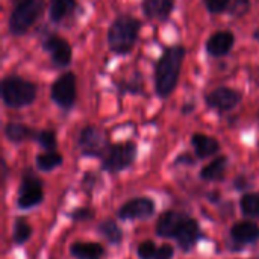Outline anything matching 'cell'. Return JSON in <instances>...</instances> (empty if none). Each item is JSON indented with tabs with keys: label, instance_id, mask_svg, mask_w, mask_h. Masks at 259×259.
Instances as JSON below:
<instances>
[{
	"label": "cell",
	"instance_id": "cell-26",
	"mask_svg": "<svg viewBox=\"0 0 259 259\" xmlns=\"http://www.w3.org/2000/svg\"><path fill=\"white\" fill-rule=\"evenodd\" d=\"M35 140L47 152H53L56 149V135L53 131H41L35 135Z\"/></svg>",
	"mask_w": 259,
	"mask_h": 259
},
{
	"label": "cell",
	"instance_id": "cell-16",
	"mask_svg": "<svg viewBox=\"0 0 259 259\" xmlns=\"http://www.w3.org/2000/svg\"><path fill=\"white\" fill-rule=\"evenodd\" d=\"M175 6V0H144L143 11L149 18L167 20Z\"/></svg>",
	"mask_w": 259,
	"mask_h": 259
},
{
	"label": "cell",
	"instance_id": "cell-18",
	"mask_svg": "<svg viewBox=\"0 0 259 259\" xmlns=\"http://www.w3.org/2000/svg\"><path fill=\"white\" fill-rule=\"evenodd\" d=\"M76 8V0H50L49 17L53 23H61L65 20Z\"/></svg>",
	"mask_w": 259,
	"mask_h": 259
},
{
	"label": "cell",
	"instance_id": "cell-28",
	"mask_svg": "<svg viewBox=\"0 0 259 259\" xmlns=\"http://www.w3.org/2000/svg\"><path fill=\"white\" fill-rule=\"evenodd\" d=\"M250 9V0H232L231 3V14L241 17L244 14H247Z\"/></svg>",
	"mask_w": 259,
	"mask_h": 259
},
{
	"label": "cell",
	"instance_id": "cell-13",
	"mask_svg": "<svg viewBox=\"0 0 259 259\" xmlns=\"http://www.w3.org/2000/svg\"><path fill=\"white\" fill-rule=\"evenodd\" d=\"M234 42H235V38L232 32H228V30L215 32L206 41V52L211 56H225L232 50Z\"/></svg>",
	"mask_w": 259,
	"mask_h": 259
},
{
	"label": "cell",
	"instance_id": "cell-20",
	"mask_svg": "<svg viewBox=\"0 0 259 259\" xmlns=\"http://www.w3.org/2000/svg\"><path fill=\"white\" fill-rule=\"evenodd\" d=\"M226 167H228V158L226 156H219L211 164H208L206 167L202 168L200 178L203 181H219V179L223 178V175L226 171Z\"/></svg>",
	"mask_w": 259,
	"mask_h": 259
},
{
	"label": "cell",
	"instance_id": "cell-11",
	"mask_svg": "<svg viewBox=\"0 0 259 259\" xmlns=\"http://www.w3.org/2000/svg\"><path fill=\"white\" fill-rule=\"evenodd\" d=\"M42 46L56 65L65 67L71 62V47L64 38L58 35H50L46 38Z\"/></svg>",
	"mask_w": 259,
	"mask_h": 259
},
{
	"label": "cell",
	"instance_id": "cell-22",
	"mask_svg": "<svg viewBox=\"0 0 259 259\" xmlns=\"http://www.w3.org/2000/svg\"><path fill=\"white\" fill-rule=\"evenodd\" d=\"M36 167L42 171H50L62 164V156L56 152H46L36 156Z\"/></svg>",
	"mask_w": 259,
	"mask_h": 259
},
{
	"label": "cell",
	"instance_id": "cell-2",
	"mask_svg": "<svg viewBox=\"0 0 259 259\" xmlns=\"http://www.w3.org/2000/svg\"><path fill=\"white\" fill-rule=\"evenodd\" d=\"M140 27L141 23L132 15L124 14L117 17L108 30V44L111 50L118 55L129 53L138 39Z\"/></svg>",
	"mask_w": 259,
	"mask_h": 259
},
{
	"label": "cell",
	"instance_id": "cell-30",
	"mask_svg": "<svg viewBox=\"0 0 259 259\" xmlns=\"http://www.w3.org/2000/svg\"><path fill=\"white\" fill-rule=\"evenodd\" d=\"M173 255H175L173 246H170V244H162V246L158 249L155 259H171L173 258Z\"/></svg>",
	"mask_w": 259,
	"mask_h": 259
},
{
	"label": "cell",
	"instance_id": "cell-27",
	"mask_svg": "<svg viewBox=\"0 0 259 259\" xmlns=\"http://www.w3.org/2000/svg\"><path fill=\"white\" fill-rule=\"evenodd\" d=\"M156 252L158 250L153 241H144L138 246V256L141 259H155Z\"/></svg>",
	"mask_w": 259,
	"mask_h": 259
},
{
	"label": "cell",
	"instance_id": "cell-19",
	"mask_svg": "<svg viewBox=\"0 0 259 259\" xmlns=\"http://www.w3.org/2000/svg\"><path fill=\"white\" fill-rule=\"evenodd\" d=\"M70 252L77 259H100L103 256V247L97 243H74Z\"/></svg>",
	"mask_w": 259,
	"mask_h": 259
},
{
	"label": "cell",
	"instance_id": "cell-31",
	"mask_svg": "<svg viewBox=\"0 0 259 259\" xmlns=\"http://www.w3.org/2000/svg\"><path fill=\"white\" fill-rule=\"evenodd\" d=\"M90 211H87V209H79V211H76V212H73V217L74 219H87V217H90L91 214H88Z\"/></svg>",
	"mask_w": 259,
	"mask_h": 259
},
{
	"label": "cell",
	"instance_id": "cell-4",
	"mask_svg": "<svg viewBox=\"0 0 259 259\" xmlns=\"http://www.w3.org/2000/svg\"><path fill=\"white\" fill-rule=\"evenodd\" d=\"M12 12L9 17V30L12 35H24L36 21L44 9V0H11Z\"/></svg>",
	"mask_w": 259,
	"mask_h": 259
},
{
	"label": "cell",
	"instance_id": "cell-1",
	"mask_svg": "<svg viewBox=\"0 0 259 259\" xmlns=\"http://www.w3.org/2000/svg\"><path fill=\"white\" fill-rule=\"evenodd\" d=\"M185 58V49L182 46L168 47L158 59L155 67V91L159 97H168L179 80L182 62Z\"/></svg>",
	"mask_w": 259,
	"mask_h": 259
},
{
	"label": "cell",
	"instance_id": "cell-12",
	"mask_svg": "<svg viewBox=\"0 0 259 259\" xmlns=\"http://www.w3.org/2000/svg\"><path fill=\"white\" fill-rule=\"evenodd\" d=\"M188 217L181 214V212H176V211H167L164 212L159 220H158V225H156V234L159 237H164V238H175L178 231L181 229V226L184 225V222L187 220Z\"/></svg>",
	"mask_w": 259,
	"mask_h": 259
},
{
	"label": "cell",
	"instance_id": "cell-21",
	"mask_svg": "<svg viewBox=\"0 0 259 259\" xmlns=\"http://www.w3.org/2000/svg\"><path fill=\"white\" fill-rule=\"evenodd\" d=\"M5 135L12 143H21V141L33 137V132L21 123H8L5 127Z\"/></svg>",
	"mask_w": 259,
	"mask_h": 259
},
{
	"label": "cell",
	"instance_id": "cell-23",
	"mask_svg": "<svg viewBox=\"0 0 259 259\" xmlns=\"http://www.w3.org/2000/svg\"><path fill=\"white\" fill-rule=\"evenodd\" d=\"M99 231L100 234L111 243V244H120L121 240H123V234L120 231V228L115 225V222L112 220H105L100 223L99 226Z\"/></svg>",
	"mask_w": 259,
	"mask_h": 259
},
{
	"label": "cell",
	"instance_id": "cell-9",
	"mask_svg": "<svg viewBox=\"0 0 259 259\" xmlns=\"http://www.w3.org/2000/svg\"><path fill=\"white\" fill-rule=\"evenodd\" d=\"M41 200H42L41 182L35 176L27 175L23 179V184H21L20 191H18V206L21 209H29V208L39 205Z\"/></svg>",
	"mask_w": 259,
	"mask_h": 259
},
{
	"label": "cell",
	"instance_id": "cell-14",
	"mask_svg": "<svg viewBox=\"0 0 259 259\" xmlns=\"http://www.w3.org/2000/svg\"><path fill=\"white\" fill-rule=\"evenodd\" d=\"M200 235V229H199V223L193 219H187L184 222V225L181 226V229L178 231L175 240L178 241V244L184 249V250H190L199 240Z\"/></svg>",
	"mask_w": 259,
	"mask_h": 259
},
{
	"label": "cell",
	"instance_id": "cell-15",
	"mask_svg": "<svg viewBox=\"0 0 259 259\" xmlns=\"http://www.w3.org/2000/svg\"><path fill=\"white\" fill-rule=\"evenodd\" d=\"M231 235L240 244H250L259 240V226L252 222H240L232 228Z\"/></svg>",
	"mask_w": 259,
	"mask_h": 259
},
{
	"label": "cell",
	"instance_id": "cell-24",
	"mask_svg": "<svg viewBox=\"0 0 259 259\" xmlns=\"http://www.w3.org/2000/svg\"><path fill=\"white\" fill-rule=\"evenodd\" d=\"M240 206H241L243 214H246L249 217L259 219V193H252V194L243 196Z\"/></svg>",
	"mask_w": 259,
	"mask_h": 259
},
{
	"label": "cell",
	"instance_id": "cell-5",
	"mask_svg": "<svg viewBox=\"0 0 259 259\" xmlns=\"http://www.w3.org/2000/svg\"><path fill=\"white\" fill-rule=\"evenodd\" d=\"M137 156V144L132 141L112 146L103 159V170L109 173H118L127 168Z\"/></svg>",
	"mask_w": 259,
	"mask_h": 259
},
{
	"label": "cell",
	"instance_id": "cell-8",
	"mask_svg": "<svg viewBox=\"0 0 259 259\" xmlns=\"http://www.w3.org/2000/svg\"><path fill=\"white\" fill-rule=\"evenodd\" d=\"M205 102L209 108H214L220 112H226L234 109L240 102H241V94L232 88L228 87H220L211 91L206 97Z\"/></svg>",
	"mask_w": 259,
	"mask_h": 259
},
{
	"label": "cell",
	"instance_id": "cell-3",
	"mask_svg": "<svg viewBox=\"0 0 259 259\" xmlns=\"http://www.w3.org/2000/svg\"><path fill=\"white\" fill-rule=\"evenodd\" d=\"M2 99L14 109L29 106L36 99V85L18 76H8L2 80Z\"/></svg>",
	"mask_w": 259,
	"mask_h": 259
},
{
	"label": "cell",
	"instance_id": "cell-29",
	"mask_svg": "<svg viewBox=\"0 0 259 259\" xmlns=\"http://www.w3.org/2000/svg\"><path fill=\"white\" fill-rule=\"evenodd\" d=\"M203 2L211 14H220L226 11L231 3V0H203Z\"/></svg>",
	"mask_w": 259,
	"mask_h": 259
},
{
	"label": "cell",
	"instance_id": "cell-6",
	"mask_svg": "<svg viewBox=\"0 0 259 259\" xmlns=\"http://www.w3.org/2000/svg\"><path fill=\"white\" fill-rule=\"evenodd\" d=\"M52 100L62 109L68 111L76 102V76L73 71L61 74L52 85Z\"/></svg>",
	"mask_w": 259,
	"mask_h": 259
},
{
	"label": "cell",
	"instance_id": "cell-17",
	"mask_svg": "<svg viewBox=\"0 0 259 259\" xmlns=\"http://www.w3.org/2000/svg\"><path fill=\"white\" fill-rule=\"evenodd\" d=\"M191 144L199 158H208V156L217 153L220 149V144L215 138L203 135V134H194L191 137Z\"/></svg>",
	"mask_w": 259,
	"mask_h": 259
},
{
	"label": "cell",
	"instance_id": "cell-25",
	"mask_svg": "<svg viewBox=\"0 0 259 259\" xmlns=\"http://www.w3.org/2000/svg\"><path fill=\"white\" fill-rule=\"evenodd\" d=\"M32 234V229L29 223L24 219H17L14 225V232H12V240L15 244H24Z\"/></svg>",
	"mask_w": 259,
	"mask_h": 259
},
{
	"label": "cell",
	"instance_id": "cell-10",
	"mask_svg": "<svg viewBox=\"0 0 259 259\" xmlns=\"http://www.w3.org/2000/svg\"><path fill=\"white\" fill-rule=\"evenodd\" d=\"M155 212V203L149 197H137L126 202L118 209V217L123 220H141Z\"/></svg>",
	"mask_w": 259,
	"mask_h": 259
},
{
	"label": "cell",
	"instance_id": "cell-7",
	"mask_svg": "<svg viewBox=\"0 0 259 259\" xmlns=\"http://www.w3.org/2000/svg\"><path fill=\"white\" fill-rule=\"evenodd\" d=\"M79 146L87 156H103L109 150L105 132L96 126H88L80 132Z\"/></svg>",
	"mask_w": 259,
	"mask_h": 259
}]
</instances>
